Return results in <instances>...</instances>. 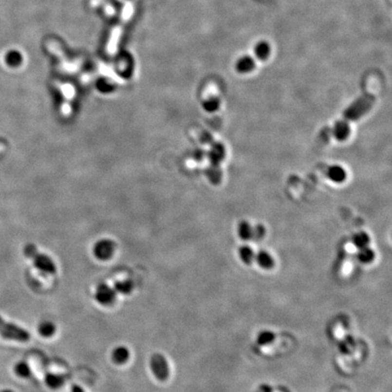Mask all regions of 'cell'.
<instances>
[{
    "label": "cell",
    "instance_id": "19",
    "mask_svg": "<svg viewBox=\"0 0 392 392\" xmlns=\"http://www.w3.org/2000/svg\"><path fill=\"white\" fill-rule=\"evenodd\" d=\"M271 54L270 45L266 42H260L255 47V55L260 60H266Z\"/></svg>",
    "mask_w": 392,
    "mask_h": 392
},
{
    "label": "cell",
    "instance_id": "27",
    "mask_svg": "<svg viewBox=\"0 0 392 392\" xmlns=\"http://www.w3.org/2000/svg\"><path fill=\"white\" fill-rule=\"evenodd\" d=\"M72 392H84V391L79 386H74L72 388Z\"/></svg>",
    "mask_w": 392,
    "mask_h": 392
},
{
    "label": "cell",
    "instance_id": "2",
    "mask_svg": "<svg viewBox=\"0 0 392 392\" xmlns=\"http://www.w3.org/2000/svg\"><path fill=\"white\" fill-rule=\"evenodd\" d=\"M25 254L28 258L34 261V265L42 273L47 274H55L56 273V268L53 261L47 257V255L37 253V250L32 244H28L25 248Z\"/></svg>",
    "mask_w": 392,
    "mask_h": 392
},
{
    "label": "cell",
    "instance_id": "7",
    "mask_svg": "<svg viewBox=\"0 0 392 392\" xmlns=\"http://www.w3.org/2000/svg\"><path fill=\"white\" fill-rule=\"evenodd\" d=\"M351 134L350 124L346 120H339L334 124L333 135L335 139L343 142L349 138Z\"/></svg>",
    "mask_w": 392,
    "mask_h": 392
},
{
    "label": "cell",
    "instance_id": "23",
    "mask_svg": "<svg viewBox=\"0 0 392 392\" xmlns=\"http://www.w3.org/2000/svg\"><path fill=\"white\" fill-rule=\"evenodd\" d=\"M274 339H275L274 333L269 332V331H264V332L260 333L259 336L257 338V341L260 345L264 346L271 344L272 342H273Z\"/></svg>",
    "mask_w": 392,
    "mask_h": 392
},
{
    "label": "cell",
    "instance_id": "24",
    "mask_svg": "<svg viewBox=\"0 0 392 392\" xmlns=\"http://www.w3.org/2000/svg\"><path fill=\"white\" fill-rule=\"evenodd\" d=\"M208 176L210 178V181L214 184L218 185L222 180V171L218 166H213L209 169L208 171Z\"/></svg>",
    "mask_w": 392,
    "mask_h": 392
},
{
    "label": "cell",
    "instance_id": "9",
    "mask_svg": "<svg viewBox=\"0 0 392 392\" xmlns=\"http://www.w3.org/2000/svg\"><path fill=\"white\" fill-rule=\"evenodd\" d=\"M327 175L334 183L340 184L343 183L347 178L345 169L340 166H332L328 169Z\"/></svg>",
    "mask_w": 392,
    "mask_h": 392
},
{
    "label": "cell",
    "instance_id": "18",
    "mask_svg": "<svg viewBox=\"0 0 392 392\" xmlns=\"http://www.w3.org/2000/svg\"><path fill=\"white\" fill-rule=\"evenodd\" d=\"M353 243L356 248L361 249V248L369 246L371 243V238L368 233H366L365 232H360V233H356L353 236Z\"/></svg>",
    "mask_w": 392,
    "mask_h": 392
},
{
    "label": "cell",
    "instance_id": "22",
    "mask_svg": "<svg viewBox=\"0 0 392 392\" xmlns=\"http://www.w3.org/2000/svg\"><path fill=\"white\" fill-rule=\"evenodd\" d=\"M115 292L123 294H129L132 293L133 289V283L131 280H122L115 283Z\"/></svg>",
    "mask_w": 392,
    "mask_h": 392
},
{
    "label": "cell",
    "instance_id": "10",
    "mask_svg": "<svg viewBox=\"0 0 392 392\" xmlns=\"http://www.w3.org/2000/svg\"><path fill=\"white\" fill-rule=\"evenodd\" d=\"M254 261H256L258 265L264 270H270L275 264L274 259L271 255V253H269L266 251H261L257 254H255Z\"/></svg>",
    "mask_w": 392,
    "mask_h": 392
},
{
    "label": "cell",
    "instance_id": "17",
    "mask_svg": "<svg viewBox=\"0 0 392 392\" xmlns=\"http://www.w3.org/2000/svg\"><path fill=\"white\" fill-rule=\"evenodd\" d=\"M238 235L241 239L249 241L253 238V227L248 222H242L238 225Z\"/></svg>",
    "mask_w": 392,
    "mask_h": 392
},
{
    "label": "cell",
    "instance_id": "4",
    "mask_svg": "<svg viewBox=\"0 0 392 392\" xmlns=\"http://www.w3.org/2000/svg\"><path fill=\"white\" fill-rule=\"evenodd\" d=\"M150 366L155 378L160 381H165L170 375V369L166 358L160 354L155 353L151 357Z\"/></svg>",
    "mask_w": 392,
    "mask_h": 392
},
{
    "label": "cell",
    "instance_id": "8",
    "mask_svg": "<svg viewBox=\"0 0 392 392\" xmlns=\"http://www.w3.org/2000/svg\"><path fill=\"white\" fill-rule=\"evenodd\" d=\"M225 147L221 143H214L209 153V158L213 166H219L220 163L225 157Z\"/></svg>",
    "mask_w": 392,
    "mask_h": 392
},
{
    "label": "cell",
    "instance_id": "1",
    "mask_svg": "<svg viewBox=\"0 0 392 392\" xmlns=\"http://www.w3.org/2000/svg\"><path fill=\"white\" fill-rule=\"evenodd\" d=\"M375 103V97L373 94H364L353 102L344 111V118L349 121H356L365 115Z\"/></svg>",
    "mask_w": 392,
    "mask_h": 392
},
{
    "label": "cell",
    "instance_id": "13",
    "mask_svg": "<svg viewBox=\"0 0 392 392\" xmlns=\"http://www.w3.org/2000/svg\"><path fill=\"white\" fill-rule=\"evenodd\" d=\"M255 254L253 249L248 245L242 246L239 249V257L245 264H251L255 260Z\"/></svg>",
    "mask_w": 392,
    "mask_h": 392
},
{
    "label": "cell",
    "instance_id": "12",
    "mask_svg": "<svg viewBox=\"0 0 392 392\" xmlns=\"http://www.w3.org/2000/svg\"><path fill=\"white\" fill-rule=\"evenodd\" d=\"M130 353L127 347L119 346L113 350L112 359L115 364H125L129 359Z\"/></svg>",
    "mask_w": 392,
    "mask_h": 392
},
{
    "label": "cell",
    "instance_id": "6",
    "mask_svg": "<svg viewBox=\"0 0 392 392\" xmlns=\"http://www.w3.org/2000/svg\"><path fill=\"white\" fill-rule=\"evenodd\" d=\"M114 251V245L110 241H101L93 249V253L97 259L107 261L110 259Z\"/></svg>",
    "mask_w": 392,
    "mask_h": 392
},
{
    "label": "cell",
    "instance_id": "3",
    "mask_svg": "<svg viewBox=\"0 0 392 392\" xmlns=\"http://www.w3.org/2000/svg\"><path fill=\"white\" fill-rule=\"evenodd\" d=\"M0 336L5 339H14V340L16 339L22 342L27 341L30 339V335L26 330L20 328L19 326L7 322L1 317H0Z\"/></svg>",
    "mask_w": 392,
    "mask_h": 392
},
{
    "label": "cell",
    "instance_id": "16",
    "mask_svg": "<svg viewBox=\"0 0 392 392\" xmlns=\"http://www.w3.org/2000/svg\"><path fill=\"white\" fill-rule=\"evenodd\" d=\"M5 60L10 67H19L23 61V56L18 50H10L6 55Z\"/></svg>",
    "mask_w": 392,
    "mask_h": 392
},
{
    "label": "cell",
    "instance_id": "15",
    "mask_svg": "<svg viewBox=\"0 0 392 392\" xmlns=\"http://www.w3.org/2000/svg\"><path fill=\"white\" fill-rule=\"evenodd\" d=\"M358 260L361 263L368 264L371 263L375 258V253L373 249L369 246L359 249V253L357 254Z\"/></svg>",
    "mask_w": 392,
    "mask_h": 392
},
{
    "label": "cell",
    "instance_id": "21",
    "mask_svg": "<svg viewBox=\"0 0 392 392\" xmlns=\"http://www.w3.org/2000/svg\"><path fill=\"white\" fill-rule=\"evenodd\" d=\"M38 332H39L40 335L43 337H46V338L51 337L56 333V326L53 322L44 321L38 327Z\"/></svg>",
    "mask_w": 392,
    "mask_h": 392
},
{
    "label": "cell",
    "instance_id": "28",
    "mask_svg": "<svg viewBox=\"0 0 392 392\" xmlns=\"http://www.w3.org/2000/svg\"><path fill=\"white\" fill-rule=\"evenodd\" d=\"M14 392L12 391H10V390H4V391H2V392Z\"/></svg>",
    "mask_w": 392,
    "mask_h": 392
},
{
    "label": "cell",
    "instance_id": "26",
    "mask_svg": "<svg viewBox=\"0 0 392 392\" xmlns=\"http://www.w3.org/2000/svg\"><path fill=\"white\" fill-rule=\"evenodd\" d=\"M265 235V228L261 224H258L253 228V238L252 239L259 240L262 239L263 236Z\"/></svg>",
    "mask_w": 392,
    "mask_h": 392
},
{
    "label": "cell",
    "instance_id": "5",
    "mask_svg": "<svg viewBox=\"0 0 392 392\" xmlns=\"http://www.w3.org/2000/svg\"><path fill=\"white\" fill-rule=\"evenodd\" d=\"M94 298L104 306H110L115 301V291L107 284H100L94 294Z\"/></svg>",
    "mask_w": 392,
    "mask_h": 392
},
{
    "label": "cell",
    "instance_id": "25",
    "mask_svg": "<svg viewBox=\"0 0 392 392\" xmlns=\"http://www.w3.org/2000/svg\"><path fill=\"white\" fill-rule=\"evenodd\" d=\"M220 104L221 103H220V100L218 98L212 97V98L206 100L205 102L204 103V107H205L206 111L213 113V112H215V111H217L219 109Z\"/></svg>",
    "mask_w": 392,
    "mask_h": 392
},
{
    "label": "cell",
    "instance_id": "11",
    "mask_svg": "<svg viewBox=\"0 0 392 392\" xmlns=\"http://www.w3.org/2000/svg\"><path fill=\"white\" fill-rule=\"evenodd\" d=\"M235 67L239 73H249L255 67V62L251 56H243L237 61Z\"/></svg>",
    "mask_w": 392,
    "mask_h": 392
},
{
    "label": "cell",
    "instance_id": "14",
    "mask_svg": "<svg viewBox=\"0 0 392 392\" xmlns=\"http://www.w3.org/2000/svg\"><path fill=\"white\" fill-rule=\"evenodd\" d=\"M45 381L47 383V385L53 389V390H56L61 388L64 382H65V378L61 375H57V374H53V373H48L46 375L45 378Z\"/></svg>",
    "mask_w": 392,
    "mask_h": 392
},
{
    "label": "cell",
    "instance_id": "20",
    "mask_svg": "<svg viewBox=\"0 0 392 392\" xmlns=\"http://www.w3.org/2000/svg\"><path fill=\"white\" fill-rule=\"evenodd\" d=\"M14 372L21 378L27 379L31 376V369L26 361H19L14 367Z\"/></svg>",
    "mask_w": 392,
    "mask_h": 392
}]
</instances>
